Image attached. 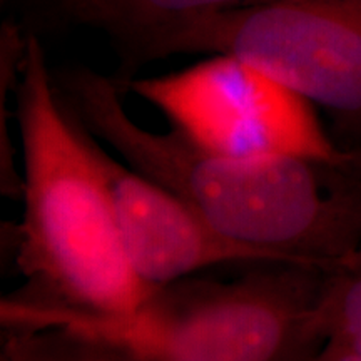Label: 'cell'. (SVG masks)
<instances>
[{
  "label": "cell",
  "mask_w": 361,
  "mask_h": 361,
  "mask_svg": "<svg viewBox=\"0 0 361 361\" xmlns=\"http://www.w3.org/2000/svg\"><path fill=\"white\" fill-rule=\"evenodd\" d=\"M97 159L126 255L149 288L221 264H284L269 252L226 238L176 194L101 146Z\"/></svg>",
  "instance_id": "cell-6"
},
{
  "label": "cell",
  "mask_w": 361,
  "mask_h": 361,
  "mask_svg": "<svg viewBox=\"0 0 361 361\" xmlns=\"http://www.w3.org/2000/svg\"><path fill=\"white\" fill-rule=\"evenodd\" d=\"M59 89V87H57ZM62 97L126 164L161 184L226 238L284 264L333 273L361 247V159H250L207 151L128 114L116 78L67 72Z\"/></svg>",
  "instance_id": "cell-1"
},
{
  "label": "cell",
  "mask_w": 361,
  "mask_h": 361,
  "mask_svg": "<svg viewBox=\"0 0 361 361\" xmlns=\"http://www.w3.org/2000/svg\"><path fill=\"white\" fill-rule=\"evenodd\" d=\"M0 361H8L7 358H4V356H0Z\"/></svg>",
  "instance_id": "cell-11"
},
{
  "label": "cell",
  "mask_w": 361,
  "mask_h": 361,
  "mask_svg": "<svg viewBox=\"0 0 361 361\" xmlns=\"http://www.w3.org/2000/svg\"><path fill=\"white\" fill-rule=\"evenodd\" d=\"M305 361H361V355L340 338L329 336L322 348Z\"/></svg>",
  "instance_id": "cell-10"
},
{
  "label": "cell",
  "mask_w": 361,
  "mask_h": 361,
  "mask_svg": "<svg viewBox=\"0 0 361 361\" xmlns=\"http://www.w3.org/2000/svg\"><path fill=\"white\" fill-rule=\"evenodd\" d=\"M326 271L263 264L229 283L154 288L129 314H97L12 295L6 329L67 328L119 343L144 361H305L328 340Z\"/></svg>",
  "instance_id": "cell-3"
},
{
  "label": "cell",
  "mask_w": 361,
  "mask_h": 361,
  "mask_svg": "<svg viewBox=\"0 0 361 361\" xmlns=\"http://www.w3.org/2000/svg\"><path fill=\"white\" fill-rule=\"evenodd\" d=\"M84 24L107 30L124 44L126 66L137 54L189 22L211 17L258 0H61Z\"/></svg>",
  "instance_id": "cell-7"
},
{
  "label": "cell",
  "mask_w": 361,
  "mask_h": 361,
  "mask_svg": "<svg viewBox=\"0 0 361 361\" xmlns=\"http://www.w3.org/2000/svg\"><path fill=\"white\" fill-rule=\"evenodd\" d=\"M323 313L328 336L340 338L361 355V247L328 274Z\"/></svg>",
  "instance_id": "cell-9"
},
{
  "label": "cell",
  "mask_w": 361,
  "mask_h": 361,
  "mask_svg": "<svg viewBox=\"0 0 361 361\" xmlns=\"http://www.w3.org/2000/svg\"><path fill=\"white\" fill-rule=\"evenodd\" d=\"M24 161V218L16 229L27 300L97 314H129L154 288L126 255L99 142L61 96L37 37L25 39L16 84Z\"/></svg>",
  "instance_id": "cell-2"
},
{
  "label": "cell",
  "mask_w": 361,
  "mask_h": 361,
  "mask_svg": "<svg viewBox=\"0 0 361 361\" xmlns=\"http://www.w3.org/2000/svg\"><path fill=\"white\" fill-rule=\"evenodd\" d=\"M258 2H263V0H258Z\"/></svg>",
  "instance_id": "cell-12"
},
{
  "label": "cell",
  "mask_w": 361,
  "mask_h": 361,
  "mask_svg": "<svg viewBox=\"0 0 361 361\" xmlns=\"http://www.w3.org/2000/svg\"><path fill=\"white\" fill-rule=\"evenodd\" d=\"M176 54L250 62L361 137V0H263L189 22L133 66Z\"/></svg>",
  "instance_id": "cell-4"
},
{
  "label": "cell",
  "mask_w": 361,
  "mask_h": 361,
  "mask_svg": "<svg viewBox=\"0 0 361 361\" xmlns=\"http://www.w3.org/2000/svg\"><path fill=\"white\" fill-rule=\"evenodd\" d=\"M2 356L8 361H144L119 343L67 328L6 329Z\"/></svg>",
  "instance_id": "cell-8"
},
{
  "label": "cell",
  "mask_w": 361,
  "mask_h": 361,
  "mask_svg": "<svg viewBox=\"0 0 361 361\" xmlns=\"http://www.w3.org/2000/svg\"><path fill=\"white\" fill-rule=\"evenodd\" d=\"M117 82L207 151L250 159L351 154L333 142L313 104L243 59L214 54L183 71Z\"/></svg>",
  "instance_id": "cell-5"
}]
</instances>
